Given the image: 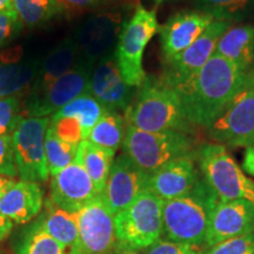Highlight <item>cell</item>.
Masks as SVG:
<instances>
[{
	"instance_id": "obj_17",
	"label": "cell",
	"mask_w": 254,
	"mask_h": 254,
	"mask_svg": "<svg viewBox=\"0 0 254 254\" xmlns=\"http://www.w3.org/2000/svg\"><path fill=\"white\" fill-rule=\"evenodd\" d=\"M214 21L209 14L199 9H184L171 15L159 26L164 62L176 58L192 45L202 32Z\"/></svg>"
},
{
	"instance_id": "obj_40",
	"label": "cell",
	"mask_w": 254,
	"mask_h": 254,
	"mask_svg": "<svg viewBox=\"0 0 254 254\" xmlns=\"http://www.w3.org/2000/svg\"><path fill=\"white\" fill-rule=\"evenodd\" d=\"M13 224L14 222L11 219L0 213V241L5 240L8 237V234L13 230Z\"/></svg>"
},
{
	"instance_id": "obj_2",
	"label": "cell",
	"mask_w": 254,
	"mask_h": 254,
	"mask_svg": "<svg viewBox=\"0 0 254 254\" xmlns=\"http://www.w3.org/2000/svg\"><path fill=\"white\" fill-rule=\"evenodd\" d=\"M124 119L127 125L146 132L178 131L198 135V127L186 118L177 93L161 77H146Z\"/></svg>"
},
{
	"instance_id": "obj_46",
	"label": "cell",
	"mask_w": 254,
	"mask_h": 254,
	"mask_svg": "<svg viewBox=\"0 0 254 254\" xmlns=\"http://www.w3.org/2000/svg\"><path fill=\"white\" fill-rule=\"evenodd\" d=\"M101 1H116V0H101Z\"/></svg>"
},
{
	"instance_id": "obj_18",
	"label": "cell",
	"mask_w": 254,
	"mask_h": 254,
	"mask_svg": "<svg viewBox=\"0 0 254 254\" xmlns=\"http://www.w3.org/2000/svg\"><path fill=\"white\" fill-rule=\"evenodd\" d=\"M254 233V204L246 199L219 201L211 215L206 249L221 241Z\"/></svg>"
},
{
	"instance_id": "obj_14",
	"label": "cell",
	"mask_w": 254,
	"mask_h": 254,
	"mask_svg": "<svg viewBox=\"0 0 254 254\" xmlns=\"http://www.w3.org/2000/svg\"><path fill=\"white\" fill-rule=\"evenodd\" d=\"M123 25L120 13H99L85 19L73 37L81 58L94 64L114 53Z\"/></svg>"
},
{
	"instance_id": "obj_48",
	"label": "cell",
	"mask_w": 254,
	"mask_h": 254,
	"mask_svg": "<svg viewBox=\"0 0 254 254\" xmlns=\"http://www.w3.org/2000/svg\"><path fill=\"white\" fill-rule=\"evenodd\" d=\"M253 254H254V253H253Z\"/></svg>"
},
{
	"instance_id": "obj_43",
	"label": "cell",
	"mask_w": 254,
	"mask_h": 254,
	"mask_svg": "<svg viewBox=\"0 0 254 254\" xmlns=\"http://www.w3.org/2000/svg\"><path fill=\"white\" fill-rule=\"evenodd\" d=\"M147 1H150L153 4L154 6H159L161 4H164V2H168V1H177V0H147Z\"/></svg>"
},
{
	"instance_id": "obj_6",
	"label": "cell",
	"mask_w": 254,
	"mask_h": 254,
	"mask_svg": "<svg viewBox=\"0 0 254 254\" xmlns=\"http://www.w3.org/2000/svg\"><path fill=\"white\" fill-rule=\"evenodd\" d=\"M200 174L221 201L246 199L254 204V182L247 178L226 146L204 142L196 153Z\"/></svg>"
},
{
	"instance_id": "obj_34",
	"label": "cell",
	"mask_w": 254,
	"mask_h": 254,
	"mask_svg": "<svg viewBox=\"0 0 254 254\" xmlns=\"http://www.w3.org/2000/svg\"><path fill=\"white\" fill-rule=\"evenodd\" d=\"M254 233L221 241L217 245L208 247L204 254H253Z\"/></svg>"
},
{
	"instance_id": "obj_12",
	"label": "cell",
	"mask_w": 254,
	"mask_h": 254,
	"mask_svg": "<svg viewBox=\"0 0 254 254\" xmlns=\"http://www.w3.org/2000/svg\"><path fill=\"white\" fill-rule=\"evenodd\" d=\"M88 93L93 95L107 111L124 113L135 99L138 88L129 86L123 78L116 55L104 57L94 63Z\"/></svg>"
},
{
	"instance_id": "obj_21",
	"label": "cell",
	"mask_w": 254,
	"mask_h": 254,
	"mask_svg": "<svg viewBox=\"0 0 254 254\" xmlns=\"http://www.w3.org/2000/svg\"><path fill=\"white\" fill-rule=\"evenodd\" d=\"M214 55L227 59L243 73L254 72L253 25H231L219 39Z\"/></svg>"
},
{
	"instance_id": "obj_7",
	"label": "cell",
	"mask_w": 254,
	"mask_h": 254,
	"mask_svg": "<svg viewBox=\"0 0 254 254\" xmlns=\"http://www.w3.org/2000/svg\"><path fill=\"white\" fill-rule=\"evenodd\" d=\"M159 26L157 9H147L141 5L136 6L129 20L124 21L114 55L120 73L129 86L139 88L147 77L142 58L146 46L158 33Z\"/></svg>"
},
{
	"instance_id": "obj_44",
	"label": "cell",
	"mask_w": 254,
	"mask_h": 254,
	"mask_svg": "<svg viewBox=\"0 0 254 254\" xmlns=\"http://www.w3.org/2000/svg\"><path fill=\"white\" fill-rule=\"evenodd\" d=\"M117 254H142V253H139L138 251H122V252H117Z\"/></svg>"
},
{
	"instance_id": "obj_4",
	"label": "cell",
	"mask_w": 254,
	"mask_h": 254,
	"mask_svg": "<svg viewBox=\"0 0 254 254\" xmlns=\"http://www.w3.org/2000/svg\"><path fill=\"white\" fill-rule=\"evenodd\" d=\"M196 138L178 131L146 132L126 124L123 150L136 166L152 174L174 159L196 158L201 145Z\"/></svg>"
},
{
	"instance_id": "obj_27",
	"label": "cell",
	"mask_w": 254,
	"mask_h": 254,
	"mask_svg": "<svg viewBox=\"0 0 254 254\" xmlns=\"http://www.w3.org/2000/svg\"><path fill=\"white\" fill-rule=\"evenodd\" d=\"M195 9L233 24L254 15V0H193Z\"/></svg>"
},
{
	"instance_id": "obj_1",
	"label": "cell",
	"mask_w": 254,
	"mask_h": 254,
	"mask_svg": "<svg viewBox=\"0 0 254 254\" xmlns=\"http://www.w3.org/2000/svg\"><path fill=\"white\" fill-rule=\"evenodd\" d=\"M247 74L227 59L213 55L194 75L171 87L186 118L195 127L207 129L244 86Z\"/></svg>"
},
{
	"instance_id": "obj_13",
	"label": "cell",
	"mask_w": 254,
	"mask_h": 254,
	"mask_svg": "<svg viewBox=\"0 0 254 254\" xmlns=\"http://www.w3.org/2000/svg\"><path fill=\"white\" fill-rule=\"evenodd\" d=\"M231 25L233 24L214 20L192 45L176 58L165 62V69L161 75L164 81L170 86H174L199 72L213 57L219 39Z\"/></svg>"
},
{
	"instance_id": "obj_33",
	"label": "cell",
	"mask_w": 254,
	"mask_h": 254,
	"mask_svg": "<svg viewBox=\"0 0 254 254\" xmlns=\"http://www.w3.org/2000/svg\"><path fill=\"white\" fill-rule=\"evenodd\" d=\"M23 119L17 97L0 99V135L12 134Z\"/></svg>"
},
{
	"instance_id": "obj_37",
	"label": "cell",
	"mask_w": 254,
	"mask_h": 254,
	"mask_svg": "<svg viewBox=\"0 0 254 254\" xmlns=\"http://www.w3.org/2000/svg\"><path fill=\"white\" fill-rule=\"evenodd\" d=\"M0 174L11 178L18 176L12 145V134L0 135Z\"/></svg>"
},
{
	"instance_id": "obj_11",
	"label": "cell",
	"mask_w": 254,
	"mask_h": 254,
	"mask_svg": "<svg viewBox=\"0 0 254 254\" xmlns=\"http://www.w3.org/2000/svg\"><path fill=\"white\" fill-rule=\"evenodd\" d=\"M81 254H117L114 214L98 194L77 213Z\"/></svg>"
},
{
	"instance_id": "obj_20",
	"label": "cell",
	"mask_w": 254,
	"mask_h": 254,
	"mask_svg": "<svg viewBox=\"0 0 254 254\" xmlns=\"http://www.w3.org/2000/svg\"><path fill=\"white\" fill-rule=\"evenodd\" d=\"M44 192L38 183L15 182L0 199V213L17 224H27L40 213Z\"/></svg>"
},
{
	"instance_id": "obj_39",
	"label": "cell",
	"mask_w": 254,
	"mask_h": 254,
	"mask_svg": "<svg viewBox=\"0 0 254 254\" xmlns=\"http://www.w3.org/2000/svg\"><path fill=\"white\" fill-rule=\"evenodd\" d=\"M243 168L247 174L254 177V145L246 147L243 159Z\"/></svg>"
},
{
	"instance_id": "obj_10",
	"label": "cell",
	"mask_w": 254,
	"mask_h": 254,
	"mask_svg": "<svg viewBox=\"0 0 254 254\" xmlns=\"http://www.w3.org/2000/svg\"><path fill=\"white\" fill-rule=\"evenodd\" d=\"M93 65L80 57L77 65L51 86L40 92H31L26 104L28 117L45 118L87 93Z\"/></svg>"
},
{
	"instance_id": "obj_19",
	"label": "cell",
	"mask_w": 254,
	"mask_h": 254,
	"mask_svg": "<svg viewBox=\"0 0 254 254\" xmlns=\"http://www.w3.org/2000/svg\"><path fill=\"white\" fill-rule=\"evenodd\" d=\"M195 163V157H183L165 164L150 174L147 190L164 201L189 195L201 179Z\"/></svg>"
},
{
	"instance_id": "obj_28",
	"label": "cell",
	"mask_w": 254,
	"mask_h": 254,
	"mask_svg": "<svg viewBox=\"0 0 254 254\" xmlns=\"http://www.w3.org/2000/svg\"><path fill=\"white\" fill-rule=\"evenodd\" d=\"M106 109L98 101L93 95L87 93L75 98L71 103L64 106L62 110L55 114L58 116H69L77 118L80 122L82 129H84L86 139L95 126V124L99 122V119L106 112Z\"/></svg>"
},
{
	"instance_id": "obj_24",
	"label": "cell",
	"mask_w": 254,
	"mask_h": 254,
	"mask_svg": "<svg viewBox=\"0 0 254 254\" xmlns=\"http://www.w3.org/2000/svg\"><path fill=\"white\" fill-rule=\"evenodd\" d=\"M114 154L116 152L94 145L90 140L79 144L77 157L90 176L98 194H101L106 186Z\"/></svg>"
},
{
	"instance_id": "obj_25",
	"label": "cell",
	"mask_w": 254,
	"mask_h": 254,
	"mask_svg": "<svg viewBox=\"0 0 254 254\" xmlns=\"http://www.w3.org/2000/svg\"><path fill=\"white\" fill-rule=\"evenodd\" d=\"M40 64L38 60L0 63V99L17 97V94L34 84L39 73Z\"/></svg>"
},
{
	"instance_id": "obj_3",
	"label": "cell",
	"mask_w": 254,
	"mask_h": 254,
	"mask_svg": "<svg viewBox=\"0 0 254 254\" xmlns=\"http://www.w3.org/2000/svg\"><path fill=\"white\" fill-rule=\"evenodd\" d=\"M220 199L204 179L183 198L166 200L163 207V236L174 243L205 246L211 215Z\"/></svg>"
},
{
	"instance_id": "obj_35",
	"label": "cell",
	"mask_w": 254,
	"mask_h": 254,
	"mask_svg": "<svg viewBox=\"0 0 254 254\" xmlns=\"http://www.w3.org/2000/svg\"><path fill=\"white\" fill-rule=\"evenodd\" d=\"M23 25L14 8L0 12V47L14 39L23 30Z\"/></svg>"
},
{
	"instance_id": "obj_30",
	"label": "cell",
	"mask_w": 254,
	"mask_h": 254,
	"mask_svg": "<svg viewBox=\"0 0 254 254\" xmlns=\"http://www.w3.org/2000/svg\"><path fill=\"white\" fill-rule=\"evenodd\" d=\"M78 148V144L63 140L55 134L52 129H47L45 136V154L51 177L59 173L75 160Z\"/></svg>"
},
{
	"instance_id": "obj_36",
	"label": "cell",
	"mask_w": 254,
	"mask_h": 254,
	"mask_svg": "<svg viewBox=\"0 0 254 254\" xmlns=\"http://www.w3.org/2000/svg\"><path fill=\"white\" fill-rule=\"evenodd\" d=\"M146 250V254H204L205 252V250L199 246L174 243L166 239H159Z\"/></svg>"
},
{
	"instance_id": "obj_16",
	"label": "cell",
	"mask_w": 254,
	"mask_h": 254,
	"mask_svg": "<svg viewBox=\"0 0 254 254\" xmlns=\"http://www.w3.org/2000/svg\"><path fill=\"white\" fill-rule=\"evenodd\" d=\"M97 195L93 183L78 157L51 179L50 200L69 213H78Z\"/></svg>"
},
{
	"instance_id": "obj_5",
	"label": "cell",
	"mask_w": 254,
	"mask_h": 254,
	"mask_svg": "<svg viewBox=\"0 0 254 254\" xmlns=\"http://www.w3.org/2000/svg\"><path fill=\"white\" fill-rule=\"evenodd\" d=\"M164 200L146 190L128 207L114 215L117 252L145 250L163 236Z\"/></svg>"
},
{
	"instance_id": "obj_26",
	"label": "cell",
	"mask_w": 254,
	"mask_h": 254,
	"mask_svg": "<svg viewBox=\"0 0 254 254\" xmlns=\"http://www.w3.org/2000/svg\"><path fill=\"white\" fill-rule=\"evenodd\" d=\"M126 133V123L124 116L114 111H106L95 124L87 140L94 145L117 152L123 146Z\"/></svg>"
},
{
	"instance_id": "obj_41",
	"label": "cell",
	"mask_w": 254,
	"mask_h": 254,
	"mask_svg": "<svg viewBox=\"0 0 254 254\" xmlns=\"http://www.w3.org/2000/svg\"><path fill=\"white\" fill-rule=\"evenodd\" d=\"M15 182L13 178L11 177H6L0 174V199L2 198V195L5 194V192L7 190L9 187L13 185Z\"/></svg>"
},
{
	"instance_id": "obj_9",
	"label": "cell",
	"mask_w": 254,
	"mask_h": 254,
	"mask_svg": "<svg viewBox=\"0 0 254 254\" xmlns=\"http://www.w3.org/2000/svg\"><path fill=\"white\" fill-rule=\"evenodd\" d=\"M50 118L27 117L12 133L15 166L21 180L45 183L50 172L46 163L45 136Z\"/></svg>"
},
{
	"instance_id": "obj_29",
	"label": "cell",
	"mask_w": 254,
	"mask_h": 254,
	"mask_svg": "<svg viewBox=\"0 0 254 254\" xmlns=\"http://www.w3.org/2000/svg\"><path fill=\"white\" fill-rule=\"evenodd\" d=\"M13 8L28 27L39 26L63 13L56 0H14Z\"/></svg>"
},
{
	"instance_id": "obj_15",
	"label": "cell",
	"mask_w": 254,
	"mask_h": 254,
	"mask_svg": "<svg viewBox=\"0 0 254 254\" xmlns=\"http://www.w3.org/2000/svg\"><path fill=\"white\" fill-rule=\"evenodd\" d=\"M148 178L150 174L136 166L126 154L113 161L101 195L114 215L132 205L147 190Z\"/></svg>"
},
{
	"instance_id": "obj_45",
	"label": "cell",
	"mask_w": 254,
	"mask_h": 254,
	"mask_svg": "<svg viewBox=\"0 0 254 254\" xmlns=\"http://www.w3.org/2000/svg\"><path fill=\"white\" fill-rule=\"evenodd\" d=\"M251 145H254V136L252 138V140H251V142H250V146Z\"/></svg>"
},
{
	"instance_id": "obj_32",
	"label": "cell",
	"mask_w": 254,
	"mask_h": 254,
	"mask_svg": "<svg viewBox=\"0 0 254 254\" xmlns=\"http://www.w3.org/2000/svg\"><path fill=\"white\" fill-rule=\"evenodd\" d=\"M49 128L52 129L60 139L72 144L79 145L81 141L87 140L80 122L74 117L52 114L50 118Z\"/></svg>"
},
{
	"instance_id": "obj_31",
	"label": "cell",
	"mask_w": 254,
	"mask_h": 254,
	"mask_svg": "<svg viewBox=\"0 0 254 254\" xmlns=\"http://www.w3.org/2000/svg\"><path fill=\"white\" fill-rule=\"evenodd\" d=\"M18 254H80L64 247L34 224L18 249Z\"/></svg>"
},
{
	"instance_id": "obj_38",
	"label": "cell",
	"mask_w": 254,
	"mask_h": 254,
	"mask_svg": "<svg viewBox=\"0 0 254 254\" xmlns=\"http://www.w3.org/2000/svg\"><path fill=\"white\" fill-rule=\"evenodd\" d=\"M62 8L63 13H82V12L93 9L100 4L101 0H56Z\"/></svg>"
},
{
	"instance_id": "obj_23",
	"label": "cell",
	"mask_w": 254,
	"mask_h": 254,
	"mask_svg": "<svg viewBox=\"0 0 254 254\" xmlns=\"http://www.w3.org/2000/svg\"><path fill=\"white\" fill-rule=\"evenodd\" d=\"M36 225L64 247L81 254L77 213L64 211L49 199L45 212Z\"/></svg>"
},
{
	"instance_id": "obj_22",
	"label": "cell",
	"mask_w": 254,
	"mask_h": 254,
	"mask_svg": "<svg viewBox=\"0 0 254 254\" xmlns=\"http://www.w3.org/2000/svg\"><path fill=\"white\" fill-rule=\"evenodd\" d=\"M79 49L74 38L69 37L53 47L40 64L39 73L31 92L45 90L63 75L71 71L79 62Z\"/></svg>"
},
{
	"instance_id": "obj_47",
	"label": "cell",
	"mask_w": 254,
	"mask_h": 254,
	"mask_svg": "<svg viewBox=\"0 0 254 254\" xmlns=\"http://www.w3.org/2000/svg\"><path fill=\"white\" fill-rule=\"evenodd\" d=\"M0 254H1V252H0Z\"/></svg>"
},
{
	"instance_id": "obj_8",
	"label": "cell",
	"mask_w": 254,
	"mask_h": 254,
	"mask_svg": "<svg viewBox=\"0 0 254 254\" xmlns=\"http://www.w3.org/2000/svg\"><path fill=\"white\" fill-rule=\"evenodd\" d=\"M212 142L226 147H249L254 136V72L217 120L206 129Z\"/></svg>"
},
{
	"instance_id": "obj_42",
	"label": "cell",
	"mask_w": 254,
	"mask_h": 254,
	"mask_svg": "<svg viewBox=\"0 0 254 254\" xmlns=\"http://www.w3.org/2000/svg\"><path fill=\"white\" fill-rule=\"evenodd\" d=\"M14 0H0V12L13 8Z\"/></svg>"
}]
</instances>
